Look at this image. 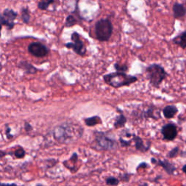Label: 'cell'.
<instances>
[{"instance_id": "cell-22", "label": "cell", "mask_w": 186, "mask_h": 186, "mask_svg": "<svg viewBox=\"0 0 186 186\" xmlns=\"http://www.w3.org/2000/svg\"><path fill=\"white\" fill-rule=\"evenodd\" d=\"M14 155L16 158H22L25 156V151L24 150V149L22 148H20L19 149L16 150L14 153Z\"/></svg>"}, {"instance_id": "cell-13", "label": "cell", "mask_w": 186, "mask_h": 186, "mask_svg": "<svg viewBox=\"0 0 186 186\" xmlns=\"http://www.w3.org/2000/svg\"><path fill=\"white\" fill-rule=\"evenodd\" d=\"M157 165L161 166L164 168V169L166 172V173L169 175H173L174 172L175 171L176 168L175 165L170 163L169 161L164 160V161H161V160H158L157 161Z\"/></svg>"}, {"instance_id": "cell-1", "label": "cell", "mask_w": 186, "mask_h": 186, "mask_svg": "<svg viewBox=\"0 0 186 186\" xmlns=\"http://www.w3.org/2000/svg\"><path fill=\"white\" fill-rule=\"evenodd\" d=\"M83 131V128L79 124L66 122L55 127L52 135L59 143L69 144L81 138Z\"/></svg>"}, {"instance_id": "cell-29", "label": "cell", "mask_w": 186, "mask_h": 186, "mask_svg": "<svg viewBox=\"0 0 186 186\" xmlns=\"http://www.w3.org/2000/svg\"><path fill=\"white\" fill-rule=\"evenodd\" d=\"M148 164H147L146 163H145V162H142V163H141V164H140V165L138 166L137 170H138L140 168H146V167H148Z\"/></svg>"}, {"instance_id": "cell-15", "label": "cell", "mask_w": 186, "mask_h": 186, "mask_svg": "<svg viewBox=\"0 0 186 186\" xmlns=\"http://www.w3.org/2000/svg\"><path fill=\"white\" fill-rule=\"evenodd\" d=\"M174 43L179 45L183 49L186 48V31L182 33L173 40Z\"/></svg>"}, {"instance_id": "cell-7", "label": "cell", "mask_w": 186, "mask_h": 186, "mask_svg": "<svg viewBox=\"0 0 186 186\" xmlns=\"http://www.w3.org/2000/svg\"><path fill=\"white\" fill-rule=\"evenodd\" d=\"M17 16V13L12 9L6 8L0 14V23L5 25L8 30H12L15 26V20Z\"/></svg>"}, {"instance_id": "cell-4", "label": "cell", "mask_w": 186, "mask_h": 186, "mask_svg": "<svg viewBox=\"0 0 186 186\" xmlns=\"http://www.w3.org/2000/svg\"><path fill=\"white\" fill-rule=\"evenodd\" d=\"M95 36L101 42H106L110 40L113 33V25L108 18L101 19L95 23Z\"/></svg>"}, {"instance_id": "cell-20", "label": "cell", "mask_w": 186, "mask_h": 186, "mask_svg": "<svg viewBox=\"0 0 186 186\" xmlns=\"http://www.w3.org/2000/svg\"><path fill=\"white\" fill-rule=\"evenodd\" d=\"M76 23H77V20L75 18V17L73 16L72 15H70L66 17L65 26L67 27V28H70V27L75 25Z\"/></svg>"}, {"instance_id": "cell-30", "label": "cell", "mask_w": 186, "mask_h": 186, "mask_svg": "<svg viewBox=\"0 0 186 186\" xmlns=\"http://www.w3.org/2000/svg\"><path fill=\"white\" fill-rule=\"evenodd\" d=\"M121 178L123 181H129V180H130V177H129L128 175H127V174L126 175H123Z\"/></svg>"}, {"instance_id": "cell-9", "label": "cell", "mask_w": 186, "mask_h": 186, "mask_svg": "<svg viewBox=\"0 0 186 186\" xmlns=\"http://www.w3.org/2000/svg\"><path fill=\"white\" fill-rule=\"evenodd\" d=\"M161 134L164 140L169 141L175 140L177 135V126L172 123L164 125L161 128Z\"/></svg>"}, {"instance_id": "cell-17", "label": "cell", "mask_w": 186, "mask_h": 186, "mask_svg": "<svg viewBox=\"0 0 186 186\" xmlns=\"http://www.w3.org/2000/svg\"><path fill=\"white\" fill-rule=\"evenodd\" d=\"M85 122L87 126L93 127L96 124H99L102 123V120L101 117L98 116H94L93 117H89L85 119Z\"/></svg>"}, {"instance_id": "cell-18", "label": "cell", "mask_w": 186, "mask_h": 186, "mask_svg": "<svg viewBox=\"0 0 186 186\" xmlns=\"http://www.w3.org/2000/svg\"><path fill=\"white\" fill-rule=\"evenodd\" d=\"M21 19H22L23 22L25 23V24H28L29 21L31 20V15L30 12L28 7H22L21 9Z\"/></svg>"}, {"instance_id": "cell-27", "label": "cell", "mask_w": 186, "mask_h": 186, "mask_svg": "<svg viewBox=\"0 0 186 186\" xmlns=\"http://www.w3.org/2000/svg\"><path fill=\"white\" fill-rule=\"evenodd\" d=\"M24 128H25V130L26 131V132H31V131L33 130L32 126H31V125L30 124H29L28 122H25Z\"/></svg>"}, {"instance_id": "cell-19", "label": "cell", "mask_w": 186, "mask_h": 186, "mask_svg": "<svg viewBox=\"0 0 186 186\" xmlns=\"http://www.w3.org/2000/svg\"><path fill=\"white\" fill-rule=\"evenodd\" d=\"M55 2V0H40L38 3V8L41 10H47L50 5Z\"/></svg>"}, {"instance_id": "cell-31", "label": "cell", "mask_w": 186, "mask_h": 186, "mask_svg": "<svg viewBox=\"0 0 186 186\" xmlns=\"http://www.w3.org/2000/svg\"><path fill=\"white\" fill-rule=\"evenodd\" d=\"M7 154H8L7 153H6L5 151H3V150H0V158L5 157V156L7 155Z\"/></svg>"}, {"instance_id": "cell-5", "label": "cell", "mask_w": 186, "mask_h": 186, "mask_svg": "<svg viewBox=\"0 0 186 186\" xmlns=\"http://www.w3.org/2000/svg\"><path fill=\"white\" fill-rule=\"evenodd\" d=\"M95 142L96 148L103 150H111L116 148V140L108 138L105 133L101 132H95Z\"/></svg>"}, {"instance_id": "cell-28", "label": "cell", "mask_w": 186, "mask_h": 186, "mask_svg": "<svg viewBox=\"0 0 186 186\" xmlns=\"http://www.w3.org/2000/svg\"><path fill=\"white\" fill-rule=\"evenodd\" d=\"M6 135H7V139L13 138V135H11L10 128H9V127H7V128L6 129Z\"/></svg>"}, {"instance_id": "cell-26", "label": "cell", "mask_w": 186, "mask_h": 186, "mask_svg": "<svg viewBox=\"0 0 186 186\" xmlns=\"http://www.w3.org/2000/svg\"><path fill=\"white\" fill-rule=\"evenodd\" d=\"M119 141H120L121 146H124V147L130 146V144H131L130 141H127V140H124V139L121 138H120V139H119Z\"/></svg>"}, {"instance_id": "cell-14", "label": "cell", "mask_w": 186, "mask_h": 186, "mask_svg": "<svg viewBox=\"0 0 186 186\" xmlns=\"http://www.w3.org/2000/svg\"><path fill=\"white\" fill-rule=\"evenodd\" d=\"M178 109L175 105H167L163 109L164 116L166 119H172L177 114Z\"/></svg>"}, {"instance_id": "cell-6", "label": "cell", "mask_w": 186, "mask_h": 186, "mask_svg": "<svg viewBox=\"0 0 186 186\" xmlns=\"http://www.w3.org/2000/svg\"><path fill=\"white\" fill-rule=\"evenodd\" d=\"M72 42L66 43L65 46L68 49H72L76 54L84 56L86 54L87 50L82 41L80 40V35L77 32H74L70 36Z\"/></svg>"}, {"instance_id": "cell-12", "label": "cell", "mask_w": 186, "mask_h": 186, "mask_svg": "<svg viewBox=\"0 0 186 186\" xmlns=\"http://www.w3.org/2000/svg\"><path fill=\"white\" fill-rule=\"evenodd\" d=\"M133 140H134L135 142V148L138 150H140L141 152H146L147 150H149L150 145L147 146H145L143 140H142L140 137L133 135Z\"/></svg>"}, {"instance_id": "cell-8", "label": "cell", "mask_w": 186, "mask_h": 186, "mask_svg": "<svg viewBox=\"0 0 186 186\" xmlns=\"http://www.w3.org/2000/svg\"><path fill=\"white\" fill-rule=\"evenodd\" d=\"M28 50L30 53L36 58H43L47 55L50 50L44 44L40 42H32L28 45Z\"/></svg>"}, {"instance_id": "cell-11", "label": "cell", "mask_w": 186, "mask_h": 186, "mask_svg": "<svg viewBox=\"0 0 186 186\" xmlns=\"http://www.w3.org/2000/svg\"><path fill=\"white\" fill-rule=\"evenodd\" d=\"M173 13L174 17L176 19L180 18L185 15L186 14V8L183 5L179 3H175L173 5Z\"/></svg>"}, {"instance_id": "cell-35", "label": "cell", "mask_w": 186, "mask_h": 186, "mask_svg": "<svg viewBox=\"0 0 186 186\" xmlns=\"http://www.w3.org/2000/svg\"><path fill=\"white\" fill-rule=\"evenodd\" d=\"M2 64L1 63H0V70H2Z\"/></svg>"}, {"instance_id": "cell-34", "label": "cell", "mask_w": 186, "mask_h": 186, "mask_svg": "<svg viewBox=\"0 0 186 186\" xmlns=\"http://www.w3.org/2000/svg\"><path fill=\"white\" fill-rule=\"evenodd\" d=\"M2 23H0V36H1V31H2Z\"/></svg>"}, {"instance_id": "cell-25", "label": "cell", "mask_w": 186, "mask_h": 186, "mask_svg": "<svg viewBox=\"0 0 186 186\" xmlns=\"http://www.w3.org/2000/svg\"><path fill=\"white\" fill-rule=\"evenodd\" d=\"M154 111L153 110V109H148V110L146 111V116L147 117H150V118H153V119H156L158 118V117H156V116H155V115L154 114Z\"/></svg>"}, {"instance_id": "cell-21", "label": "cell", "mask_w": 186, "mask_h": 186, "mask_svg": "<svg viewBox=\"0 0 186 186\" xmlns=\"http://www.w3.org/2000/svg\"><path fill=\"white\" fill-rule=\"evenodd\" d=\"M105 183L108 185H119V180L114 177H109L105 180Z\"/></svg>"}, {"instance_id": "cell-10", "label": "cell", "mask_w": 186, "mask_h": 186, "mask_svg": "<svg viewBox=\"0 0 186 186\" xmlns=\"http://www.w3.org/2000/svg\"><path fill=\"white\" fill-rule=\"evenodd\" d=\"M18 68L22 69L27 74H34L38 71V69L36 67H34L32 64L29 63L27 61H21L18 63Z\"/></svg>"}, {"instance_id": "cell-23", "label": "cell", "mask_w": 186, "mask_h": 186, "mask_svg": "<svg viewBox=\"0 0 186 186\" xmlns=\"http://www.w3.org/2000/svg\"><path fill=\"white\" fill-rule=\"evenodd\" d=\"M114 68L117 71H121V72H125L128 70V67L126 65H120L119 63H115L114 64Z\"/></svg>"}, {"instance_id": "cell-33", "label": "cell", "mask_w": 186, "mask_h": 186, "mask_svg": "<svg viewBox=\"0 0 186 186\" xmlns=\"http://www.w3.org/2000/svg\"><path fill=\"white\" fill-rule=\"evenodd\" d=\"M151 162H152L153 164H156V163H157V160H156L155 158H153L152 159H151Z\"/></svg>"}, {"instance_id": "cell-16", "label": "cell", "mask_w": 186, "mask_h": 186, "mask_svg": "<svg viewBox=\"0 0 186 186\" xmlns=\"http://www.w3.org/2000/svg\"><path fill=\"white\" fill-rule=\"evenodd\" d=\"M119 111H120V115L116 117V121H115L114 124H113V126L116 129H119L121 128V127H123L125 125V124L127 123V118L125 117L124 115L122 114V113H121V110H119Z\"/></svg>"}, {"instance_id": "cell-3", "label": "cell", "mask_w": 186, "mask_h": 186, "mask_svg": "<svg viewBox=\"0 0 186 186\" xmlns=\"http://www.w3.org/2000/svg\"><path fill=\"white\" fill-rule=\"evenodd\" d=\"M146 75L150 85L154 87H158L162 82L167 76V73L164 68L158 64H151L146 68Z\"/></svg>"}, {"instance_id": "cell-32", "label": "cell", "mask_w": 186, "mask_h": 186, "mask_svg": "<svg viewBox=\"0 0 186 186\" xmlns=\"http://www.w3.org/2000/svg\"><path fill=\"white\" fill-rule=\"evenodd\" d=\"M182 170H183V172H184V173L186 174V164L183 166V169H182Z\"/></svg>"}, {"instance_id": "cell-2", "label": "cell", "mask_w": 186, "mask_h": 186, "mask_svg": "<svg viewBox=\"0 0 186 186\" xmlns=\"http://www.w3.org/2000/svg\"><path fill=\"white\" fill-rule=\"evenodd\" d=\"M103 80L107 85L114 88H119L124 86H130L138 81V78L131 75H127L124 72L117 71L115 73L105 74Z\"/></svg>"}, {"instance_id": "cell-24", "label": "cell", "mask_w": 186, "mask_h": 186, "mask_svg": "<svg viewBox=\"0 0 186 186\" xmlns=\"http://www.w3.org/2000/svg\"><path fill=\"white\" fill-rule=\"evenodd\" d=\"M178 153H179V148H178V147H175V148H173V149L170 150L167 156H169V158H174L177 156Z\"/></svg>"}]
</instances>
